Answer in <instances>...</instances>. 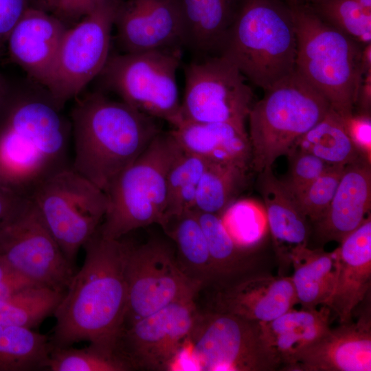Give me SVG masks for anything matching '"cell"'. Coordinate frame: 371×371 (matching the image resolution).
<instances>
[{"label":"cell","instance_id":"6da1fadb","mask_svg":"<svg viewBox=\"0 0 371 371\" xmlns=\"http://www.w3.org/2000/svg\"><path fill=\"white\" fill-rule=\"evenodd\" d=\"M44 87L28 78L0 95V180L27 196L41 181L68 167L71 122Z\"/></svg>","mask_w":371,"mask_h":371},{"label":"cell","instance_id":"7a4b0ae2","mask_svg":"<svg viewBox=\"0 0 371 371\" xmlns=\"http://www.w3.org/2000/svg\"><path fill=\"white\" fill-rule=\"evenodd\" d=\"M122 238H105L98 229L83 246V265L54 313L52 347L88 341L116 355L127 310L125 263L129 242Z\"/></svg>","mask_w":371,"mask_h":371},{"label":"cell","instance_id":"3957f363","mask_svg":"<svg viewBox=\"0 0 371 371\" xmlns=\"http://www.w3.org/2000/svg\"><path fill=\"white\" fill-rule=\"evenodd\" d=\"M76 98L70 121L72 168L105 192L161 131L155 118L102 91Z\"/></svg>","mask_w":371,"mask_h":371},{"label":"cell","instance_id":"277c9868","mask_svg":"<svg viewBox=\"0 0 371 371\" xmlns=\"http://www.w3.org/2000/svg\"><path fill=\"white\" fill-rule=\"evenodd\" d=\"M297 40L287 0H242L219 55L264 90L295 70Z\"/></svg>","mask_w":371,"mask_h":371},{"label":"cell","instance_id":"5b68a950","mask_svg":"<svg viewBox=\"0 0 371 371\" xmlns=\"http://www.w3.org/2000/svg\"><path fill=\"white\" fill-rule=\"evenodd\" d=\"M291 4L297 40L295 71L341 117L352 114L363 75V46L323 21L308 4Z\"/></svg>","mask_w":371,"mask_h":371},{"label":"cell","instance_id":"8992f818","mask_svg":"<svg viewBox=\"0 0 371 371\" xmlns=\"http://www.w3.org/2000/svg\"><path fill=\"white\" fill-rule=\"evenodd\" d=\"M181 151L171 133L161 131L115 177L105 192L108 206L98 229L102 237L119 239L139 227L161 225L168 174Z\"/></svg>","mask_w":371,"mask_h":371},{"label":"cell","instance_id":"52a82bcc","mask_svg":"<svg viewBox=\"0 0 371 371\" xmlns=\"http://www.w3.org/2000/svg\"><path fill=\"white\" fill-rule=\"evenodd\" d=\"M248 115L251 168L259 173L286 155L327 114L328 100L295 70L265 90Z\"/></svg>","mask_w":371,"mask_h":371},{"label":"cell","instance_id":"ba28073f","mask_svg":"<svg viewBox=\"0 0 371 371\" xmlns=\"http://www.w3.org/2000/svg\"><path fill=\"white\" fill-rule=\"evenodd\" d=\"M181 49L110 54L98 75L102 89L173 128L182 122L177 71Z\"/></svg>","mask_w":371,"mask_h":371},{"label":"cell","instance_id":"9c48e42d","mask_svg":"<svg viewBox=\"0 0 371 371\" xmlns=\"http://www.w3.org/2000/svg\"><path fill=\"white\" fill-rule=\"evenodd\" d=\"M63 254L74 267L78 251L105 215L106 193L72 167L49 175L27 195Z\"/></svg>","mask_w":371,"mask_h":371},{"label":"cell","instance_id":"30bf717a","mask_svg":"<svg viewBox=\"0 0 371 371\" xmlns=\"http://www.w3.org/2000/svg\"><path fill=\"white\" fill-rule=\"evenodd\" d=\"M0 258L34 284L61 292L75 273L28 196L0 223Z\"/></svg>","mask_w":371,"mask_h":371},{"label":"cell","instance_id":"8fae6325","mask_svg":"<svg viewBox=\"0 0 371 371\" xmlns=\"http://www.w3.org/2000/svg\"><path fill=\"white\" fill-rule=\"evenodd\" d=\"M125 277L127 310L124 326L175 302L194 299L203 286L185 273L170 246L158 240L141 245L129 243Z\"/></svg>","mask_w":371,"mask_h":371},{"label":"cell","instance_id":"7c38bea8","mask_svg":"<svg viewBox=\"0 0 371 371\" xmlns=\"http://www.w3.org/2000/svg\"><path fill=\"white\" fill-rule=\"evenodd\" d=\"M183 122H229L245 126L253 92L238 69L221 55L196 58L184 69Z\"/></svg>","mask_w":371,"mask_h":371},{"label":"cell","instance_id":"4fadbf2b","mask_svg":"<svg viewBox=\"0 0 371 371\" xmlns=\"http://www.w3.org/2000/svg\"><path fill=\"white\" fill-rule=\"evenodd\" d=\"M123 0H105L67 29L47 90L63 108L97 78L110 55L111 32Z\"/></svg>","mask_w":371,"mask_h":371},{"label":"cell","instance_id":"5bb4252c","mask_svg":"<svg viewBox=\"0 0 371 371\" xmlns=\"http://www.w3.org/2000/svg\"><path fill=\"white\" fill-rule=\"evenodd\" d=\"M188 345L199 370H275L258 322L216 310L198 312Z\"/></svg>","mask_w":371,"mask_h":371},{"label":"cell","instance_id":"9a60e30c","mask_svg":"<svg viewBox=\"0 0 371 371\" xmlns=\"http://www.w3.org/2000/svg\"><path fill=\"white\" fill-rule=\"evenodd\" d=\"M198 314L194 299L175 302L124 326L116 355L130 370H170Z\"/></svg>","mask_w":371,"mask_h":371},{"label":"cell","instance_id":"2e32d148","mask_svg":"<svg viewBox=\"0 0 371 371\" xmlns=\"http://www.w3.org/2000/svg\"><path fill=\"white\" fill-rule=\"evenodd\" d=\"M114 26L122 53L183 47L180 0H123Z\"/></svg>","mask_w":371,"mask_h":371},{"label":"cell","instance_id":"e0dca14e","mask_svg":"<svg viewBox=\"0 0 371 371\" xmlns=\"http://www.w3.org/2000/svg\"><path fill=\"white\" fill-rule=\"evenodd\" d=\"M67 29L64 22L51 12L30 6L8 38L10 58L29 79L47 89Z\"/></svg>","mask_w":371,"mask_h":371},{"label":"cell","instance_id":"ac0fdd59","mask_svg":"<svg viewBox=\"0 0 371 371\" xmlns=\"http://www.w3.org/2000/svg\"><path fill=\"white\" fill-rule=\"evenodd\" d=\"M370 312L330 328L297 357L290 371H370Z\"/></svg>","mask_w":371,"mask_h":371},{"label":"cell","instance_id":"d6986e66","mask_svg":"<svg viewBox=\"0 0 371 371\" xmlns=\"http://www.w3.org/2000/svg\"><path fill=\"white\" fill-rule=\"evenodd\" d=\"M296 304L291 277L258 274L222 287L214 310L259 323L276 319Z\"/></svg>","mask_w":371,"mask_h":371},{"label":"cell","instance_id":"ffe728a7","mask_svg":"<svg viewBox=\"0 0 371 371\" xmlns=\"http://www.w3.org/2000/svg\"><path fill=\"white\" fill-rule=\"evenodd\" d=\"M333 319L330 308L322 305L293 308L273 320L259 322L262 345L275 369L290 371L300 353L330 328Z\"/></svg>","mask_w":371,"mask_h":371},{"label":"cell","instance_id":"44dd1931","mask_svg":"<svg viewBox=\"0 0 371 371\" xmlns=\"http://www.w3.org/2000/svg\"><path fill=\"white\" fill-rule=\"evenodd\" d=\"M339 270L333 294L326 304L340 324L352 321L371 285V219L349 234L337 247Z\"/></svg>","mask_w":371,"mask_h":371},{"label":"cell","instance_id":"7402d4cb","mask_svg":"<svg viewBox=\"0 0 371 371\" xmlns=\"http://www.w3.org/2000/svg\"><path fill=\"white\" fill-rule=\"evenodd\" d=\"M370 204V162L361 156L345 166L326 213L315 223L317 236L340 243L366 219Z\"/></svg>","mask_w":371,"mask_h":371},{"label":"cell","instance_id":"603a6c76","mask_svg":"<svg viewBox=\"0 0 371 371\" xmlns=\"http://www.w3.org/2000/svg\"><path fill=\"white\" fill-rule=\"evenodd\" d=\"M258 175L257 188L264 201L275 252L280 267L286 269L296 251L307 246V218L271 168Z\"/></svg>","mask_w":371,"mask_h":371},{"label":"cell","instance_id":"cb8c5ba5","mask_svg":"<svg viewBox=\"0 0 371 371\" xmlns=\"http://www.w3.org/2000/svg\"><path fill=\"white\" fill-rule=\"evenodd\" d=\"M188 153L214 163L251 168V148L245 127L229 122H183L170 131Z\"/></svg>","mask_w":371,"mask_h":371},{"label":"cell","instance_id":"d4e9b609","mask_svg":"<svg viewBox=\"0 0 371 371\" xmlns=\"http://www.w3.org/2000/svg\"><path fill=\"white\" fill-rule=\"evenodd\" d=\"M242 0H180L183 45L196 58L219 55Z\"/></svg>","mask_w":371,"mask_h":371},{"label":"cell","instance_id":"484cf974","mask_svg":"<svg viewBox=\"0 0 371 371\" xmlns=\"http://www.w3.org/2000/svg\"><path fill=\"white\" fill-rule=\"evenodd\" d=\"M291 280L303 308L326 305L333 293L339 270L337 248L331 252L304 247L293 256Z\"/></svg>","mask_w":371,"mask_h":371},{"label":"cell","instance_id":"4316f807","mask_svg":"<svg viewBox=\"0 0 371 371\" xmlns=\"http://www.w3.org/2000/svg\"><path fill=\"white\" fill-rule=\"evenodd\" d=\"M161 227L175 243L177 261L188 276L203 285L216 280L207 240L193 210L169 218Z\"/></svg>","mask_w":371,"mask_h":371},{"label":"cell","instance_id":"83f0119b","mask_svg":"<svg viewBox=\"0 0 371 371\" xmlns=\"http://www.w3.org/2000/svg\"><path fill=\"white\" fill-rule=\"evenodd\" d=\"M293 147L308 151L330 166H345L363 156L347 133L341 116L332 108Z\"/></svg>","mask_w":371,"mask_h":371},{"label":"cell","instance_id":"f1b7e54d","mask_svg":"<svg viewBox=\"0 0 371 371\" xmlns=\"http://www.w3.org/2000/svg\"><path fill=\"white\" fill-rule=\"evenodd\" d=\"M49 337L32 328L0 324V371L47 369Z\"/></svg>","mask_w":371,"mask_h":371},{"label":"cell","instance_id":"f546056e","mask_svg":"<svg viewBox=\"0 0 371 371\" xmlns=\"http://www.w3.org/2000/svg\"><path fill=\"white\" fill-rule=\"evenodd\" d=\"M248 170L212 162L199 181L194 210L220 215L243 191Z\"/></svg>","mask_w":371,"mask_h":371},{"label":"cell","instance_id":"4dcf8cb0","mask_svg":"<svg viewBox=\"0 0 371 371\" xmlns=\"http://www.w3.org/2000/svg\"><path fill=\"white\" fill-rule=\"evenodd\" d=\"M64 293L34 285L0 300V324L33 328L54 315Z\"/></svg>","mask_w":371,"mask_h":371},{"label":"cell","instance_id":"1f68e13d","mask_svg":"<svg viewBox=\"0 0 371 371\" xmlns=\"http://www.w3.org/2000/svg\"><path fill=\"white\" fill-rule=\"evenodd\" d=\"M211 163L181 149L168 174L166 206L161 226L169 218L193 210L199 181Z\"/></svg>","mask_w":371,"mask_h":371},{"label":"cell","instance_id":"d6a6232c","mask_svg":"<svg viewBox=\"0 0 371 371\" xmlns=\"http://www.w3.org/2000/svg\"><path fill=\"white\" fill-rule=\"evenodd\" d=\"M194 212L207 240L215 280H223L240 272L245 266L244 256L246 251L235 244L220 215Z\"/></svg>","mask_w":371,"mask_h":371},{"label":"cell","instance_id":"836d02e7","mask_svg":"<svg viewBox=\"0 0 371 371\" xmlns=\"http://www.w3.org/2000/svg\"><path fill=\"white\" fill-rule=\"evenodd\" d=\"M220 216L235 244L246 251L258 245L269 229L265 206L254 199L234 201Z\"/></svg>","mask_w":371,"mask_h":371},{"label":"cell","instance_id":"e575fe53","mask_svg":"<svg viewBox=\"0 0 371 371\" xmlns=\"http://www.w3.org/2000/svg\"><path fill=\"white\" fill-rule=\"evenodd\" d=\"M307 4L323 21L361 45L371 43V12L359 0H317Z\"/></svg>","mask_w":371,"mask_h":371},{"label":"cell","instance_id":"d590c367","mask_svg":"<svg viewBox=\"0 0 371 371\" xmlns=\"http://www.w3.org/2000/svg\"><path fill=\"white\" fill-rule=\"evenodd\" d=\"M49 371H126L128 366L117 355H109L89 344L74 348L52 347L47 361Z\"/></svg>","mask_w":371,"mask_h":371},{"label":"cell","instance_id":"8d00e7d4","mask_svg":"<svg viewBox=\"0 0 371 371\" xmlns=\"http://www.w3.org/2000/svg\"><path fill=\"white\" fill-rule=\"evenodd\" d=\"M345 166H333L297 192L291 194L306 218L317 223L326 213Z\"/></svg>","mask_w":371,"mask_h":371},{"label":"cell","instance_id":"74e56055","mask_svg":"<svg viewBox=\"0 0 371 371\" xmlns=\"http://www.w3.org/2000/svg\"><path fill=\"white\" fill-rule=\"evenodd\" d=\"M286 155L289 157L288 170L281 181L291 194L305 188L333 166L297 147H293Z\"/></svg>","mask_w":371,"mask_h":371},{"label":"cell","instance_id":"f35d334b","mask_svg":"<svg viewBox=\"0 0 371 371\" xmlns=\"http://www.w3.org/2000/svg\"><path fill=\"white\" fill-rule=\"evenodd\" d=\"M345 129L361 154L370 162L371 158V119L370 114L353 113L341 117Z\"/></svg>","mask_w":371,"mask_h":371},{"label":"cell","instance_id":"ab89813d","mask_svg":"<svg viewBox=\"0 0 371 371\" xmlns=\"http://www.w3.org/2000/svg\"><path fill=\"white\" fill-rule=\"evenodd\" d=\"M30 0H0V56L13 28L25 10Z\"/></svg>","mask_w":371,"mask_h":371},{"label":"cell","instance_id":"60d3db41","mask_svg":"<svg viewBox=\"0 0 371 371\" xmlns=\"http://www.w3.org/2000/svg\"><path fill=\"white\" fill-rule=\"evenodd\" d=\"M105 0H56L52 14L65 21L82 19Z\"/></svg>","mask_w":371,"mask_h":371},{"label":"cell","instance_id":"b9f144b4","mask_svg":"<svg viewBox=\"0 0 371 371\" xmlns=\"http://www.w3.org/2000/svg\"><path fill=\"white\" fill-rule=\"evenodd\" d=\"M359 103L361 112V113L370 114L371 104V70L366 72L360 82L355 104Z\"/></svg>","mask_w":371,"mask_h":371},{"label":"cell","instance_id":"7bdbcfd3","mask_svg":"<svg viewBox=\"0 0 371 371\" xmlns=\"http://www.w3.org/2000/svg\"><path fill=\"white\" fill-rule=\"evenodd\" d=\"M23 196L5 186L0 185V223Z\"/></svg>","mask_w":371,"mask_h":371},{"label":"cell","instance_id":"ee69618b","mask_svg":"<svg viewBox=\"0 0 371 371\" xmlns=\"http://www.w3.org/2000/svg\"><path fill=\"white\" fill-rule=\"evenodd\" d=\"M16 273H18L16 272L5 260L0 258V282Z\"/></svg>","mask_w":371,"mask_h":371},{"label":"cell","instance_id":"f6af8a7d","mask_svg":"<svg viewBox=\"0 0 371 371\" xmlns=\"http://www.w3.org/2000/svg\"><path fill=\"white\" fill-rule=\"evenodd\" d=\"M34 4V7L43 9L49 12H52L56 0H30Z\"/></svg>","mask_w":371,"mask_h":371},{"label":"cell","instance_id":"bcb514c9","mask_svg":"<svg viewBox=\"0 0 371 371\" xmlns=\"http://www.w3.org/2000/svg\"><path fill=\"white\" fill-rule=\"evenodd\" d=\"M8 83V80L0 73V95L4 91Z\"/></svg>","mask_w":371,"mask_h":371},{"label":"cell","instance_id":"7dc6e473","mask_svg":"<svg viewBox=\"0 0 371 371\" xmlns=\"http://www.w3.org/2000/svg\"><path fill=\"white\" fill-rule=\"evenodd\" d=\"M317 0H298L299 2H304L306 3H311Z\"/></svg>","mask_w":371,"mask_h":371},{"label":"cell","instance_id":"c3c4849f","mask_svg":"<svg viewBox=\"0 0 371 371\" xmlns=\"http://www.w3.org/2000/svg\"><path fill=\"white\" fill-rule=\"evenodd\" d=\"M290 3H295V2H297L298 0H287Z\"/></svg>","mask_w":371,"mask_h":371},{"label":"cell","instance_id":"681fc988","mask_svg":"<svg viewBox=\"0 0 371 371\" xmlns=\"http://www.w3.org/2000/svg\"><path fill=\"white\" fill-rule=\"evenodd\" d=\"M0 185H3L2 183H1V180H0Z\"/></svg>","mask_w":371,"mask_h":371}]
</instances>
